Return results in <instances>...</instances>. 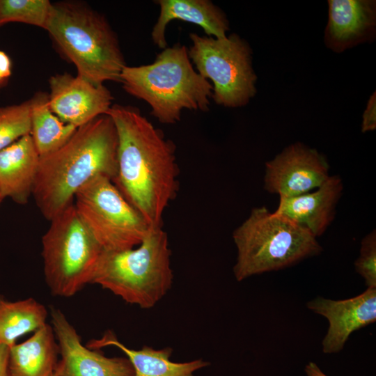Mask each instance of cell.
<instances>
[{
	"mask_svg": "<svg viewBox=\"0 0 376 376\" xmlns=\"http://www.w3.org/2000/svg\"><path fill=\"white\" fill-rule=\"evenodd\" d=\"M107 114L118 134L113 182L150 228L162 227L164 211L178 190L175 146L136 107L114 104Z\"/></svg>",
	"mask_w": 376,
	"mask_h": 376,
	"instance_id": "1",
	"label": "cell"
},
{
	"mask_svg": "<svg viewBox=\"0 0 376 376\" xmlns=\"http://www.w3.org/2000/svg\"><path fill=\"white\" fill-rule=\"evenodd\" d=\"M118 134L112 118L101 115L78 127L60 148L40 157L32 196L50 221L73 203L77 191L97 175L112 181L118 171Z\"/></svg>",
	"mask_w": 376,
	"mask_h": 376,
	"instance_id": "2",
	"label": "cell"
},
{
	"mask_svg": "<svg viewBox=\"0 0 376 376\" xmlns=\"http://www.w3.org/2000/svg\"><path fill=\"white\" fill-rule=\"evenodd\" d=\"M45 30L59 52L88 81L120 82L127 65L116 33L105 17L86 3H52Z\"/></svg>",
	"mask_w": 376,
	"mask_h": 376,
	"instance_id": "3",
	"label": "cell"
},
{
	"mask_svg": "<svg viewBox=\"0 0 376 376\" xmlns=\"http://www.w3.org/2000/svg\"><path fill=\"white\" fill-rule=\"evenodd\" d=\"M120 82L126 93L145 101L162 123H177L183 109L209 110L212 85L194 70L188 49L180 43L164 49L152 63L126 65Z\"/></svg>",
	"mask_w": 376,
	"mask_h": 376,
	"instance_id": "4",
	"label": "cell"
},
{
	"mask_svg": "<svg viewBox=\"0 0 376 376\" xmlns=\"http://www.w3.org/2000/svg\"><path fill=\"white\" fill-rule=\"evenodd\" d=\"M166 233L150 228L136 248L104 250L91 284H97L127 303L148 309L171 288L173 274Z\"/></svg>",
	"mask_w": 376,
	"mask_h": 376,
	"instance_id": "5",
	"label": "cell"
},
{
	"mask_svg": "<svg viewBox=\"0 0 376 376\" xmlns=\"http://www.w3.org/2000/svg\"><path fill=\"white\" fill-rule=\"evenodd\" d=\"M233 238L237 251L233 273L238 281L290 267L322 250L308 230L265 207L253 209Z\"/></svg>",
	"mask_w": 376,
	"mask_h": 376,
	"instance_id": "6",
	"label": "cell"
},
{
	"mask_svg": "<svg viewBox=\"0 0 376 376\" xmlns=\"http://www.w3.org/2000/svg\"><path fill=\"white\" fill-rule=\"evenodd\" d=\"M42 237L45 282L52 295L70 297L91 283L102 248L71 204Z\"/></svg>",
	"mask_w": 376,
	"mask_h": 376,
	"instance_id": "7",
	"label": "cell"
},
{
	"mask_svg": "<svg viewBox=\"0 0 376 376\" xmlns=\"http://www.w3.org/2000/svg\"><path fill=\"white\" fill-rule=\"evenodd\" d=\"M79 216L104 250L132 249L141 244L150 228L113 181L97 175L75 194Z\"/></svg>",
	"mask_w": 376,
	"mask_h": 376,
	"instance_id": "8",
	"label": "cell"
},
{
	"mask_svg": "<svg viewBox=\"0 0 376 376\" xmlns=\"http://www.w3.org/2000/svg\"><path fill=\"white\" fill-rule=\"evenodd\" d=\"M189 38V57L198 73L212 81L214 102L233 108L246 104L256 92L248 44L235 34L215 38L191 33Z\"/></svg>",
	"mask_w": 376,
	"mask_h": 376,
	"instance_id": "9",
	"label": "cell"
},
{
	"mask_svg": "<svg viewBox=\"0 0 376 376\" xmlns=\"http://www.w3.org/2000/svg\"><path fill=\"white\" fill-rule=\"evenodd\" d=\"M51 326L59 347L58 376H134L127 357H107L81 343L80 336L58 308L49 309Z\"/></svg>",
	"mask_w": 376,
	"mask_h": 376,
	"instance_id": "10",
	"label": "cell"
},
{
	"mask_svg": "<svg viewBox=\"0 0 376 376\" xmlns=\"http://www.w3.org/2000/svg\"><path fill=\"white\" fill-rule=\"evenodd\" d=\"M329 164L316 150L297 143L266 164L265 189L280 198L308 193L329 177Z\"/></svg>",
	"mask_w": 376,
	"mask_h": 376,
	"instance_id": "11",
	"label": "cell"
},
{
	"mask_svg": "<svg viewBox=\"0 0 376 376\" xmlns=\"http://www.w3.org/2000/svg\"><path fill=\"white\" fill-rule=\"evenodd\" d=\"M49 105L63 122L78 128L107 114L113 97L104 85H95L78 76L64 72L49 79Z\"/></svg>",
	"mask_w": 376,
	"mask_h": 376,
	"instance_id": "12",
	"label": "cell"
},
{
	"mask_svg": "<svg viewBox=\"0 0 376 376\" xmlns=\"http://www.w3.org/2000/svg\"><path fill=\"white\" fill-rule=\"evenodd\" d=\"M308 308L327 319L329 327L322 342L325 354L341 351L351 334L376 321V288H368L352 298L333 300L318 297Z\"/></svg>",
	"mask_w": 376,
	"mask_h": 376,
	"instance_id": "13",
	"label": "cell"
},
{
	"mask_svg": "<svg viewBox=\"0 0 376 376\" xmlns=\"http://www.w3.org/2000/svg\"><path fill=\"white\" fill-rule=\"evenodd\" d=\"M342 190L340 178L329 176L314 192L280 198L274 212L306 228L317 237L324 233L332 221Z\"/></svg>",
	"mask_w": 376,
	"mask_h": 376,
	"instance_id": "14",
	"label": "cell"
},
{
	"mask_svg": "<svg viewBox=\"0 0 376 376\" xmlns=\"http://www.w3.org/2000/svg\"><path fill=\"white\" fill-rule=\"evenodd\" d=\"M40 162L33 139L25 135L0 150V196L26 205L33 194Z\"/></svg>",
	"mask_w": 376,
	"mask_h": 376,
	"instance_id": "15",
	"label": "cell"
},
{
	"mask_svg": "<svg viewBox=\"0 0 376 376\" xmlns=\"http://www.w3.org/2000/svg\"><path fill=\"white\" fill-rule=\"evenodd\" d=\"M325 31L327 46L342 52L367 39L375 25V1L330 0Z\"/></svg>",
	"mask_w": 376,
	"mask_h": 376,
	"instance_id": "16",
	"label": "cell"
},
{
	"mask_svg": "<svg viewBox=\"0 0 376 376\" xmlns=\"http://www.w3.org/2000/svg\"><path fill=\"white\" fill-rule=\"evenodd\" d=\"M159 14L151 37L160 49L167 47L166 29L173 20H180L201 26L207 36L224 38L229 29L222 10L209 0H158Z\"/></svg>",
	"mask_w": 376,
	"mask_h": 376,
	"instance_id": "17",
	"label": "cell"
},
{
	"mask_svg": "<svg viewBox=\"0 0 376 376\" xmlns=\"http://www.w3.org/2000/svg\"><path fill=\"white\" fill-rule=\"evenodd\" d=\"M86 346L95 350L107 346L118 347L130 361L134 376H194L195 371L210 365L203 359L173 362L170 360L173 352L171 347L161 350L148 346H143L140 350L128 348L118 340L111 331H107L99 339L91 340Z\"/></svg>",
	"mask_w": 376,
	"mask_h": 376,
	"instance_id": "18",
	"label": "cell"
},
{
	"mask_svg": "<svg viewBox=\"0 0 376 376\" xmlns=\"http://www.w3.org/2000/svg\"><path fill=\"white\" fill-rule=\"evenodd\" d=\"M59 347L51 324L47 323L25 341L9 349V376H52L59 360Z\"/></svg>",
	"mask_w": 376,
	"mask_h": 376,
	"instance_id": "19",
	"label": "cell"
},
{
	"mask_svg": "<svg viewBox=\"0 0 376 376\" xmlns=\"http://www.w3.org/2000/svg\"><path fill=\"white\" fill-rule=\"evenodd\" d=\"M30 135L40 157L62 147L77 129L63 122L51 110L48 93L36 92L30 99Z\"/></svg>",
	"mask_w": 376,
	"mask_h": 376,
	"instance_id": "20",
	"label": "cell"
},
{
	"mask_svg": "<svg viewBox=\"0 0 376 376\" xmlns=\"http://www.w3.org/2000/svg\"><path fill=\"white\" fill-rule=\"evenodd\" d=\"M47 316L45 306L32 297L12 301L0 295V344L10 347L45 325Z\"/></svg>",
	"mask_w": 376,
	"mask_h": 376,
	"instance_id": "21",
	"label": "cell"
},
{
	"mask_svg": "<svg viewBox=\"0 0 376 376\" xmlns=\"http://www.w3.org/2000/svg\"><path fill=\"white\" fill-rule=\"evenodd\" d=\"M52 5L49 0H0V26L20 22L45 30Z\"/></svg>",
	"mask_w": 376,
	"mask_h": 376,
	"instance_id": "22",
	"label": "cell"
},
{
	"mask_svg": "<svg viewBox=\"0 0 376 376\" xmlns=\"http://www.w3.org/2000/svg\"><path fill=\"white\" fill-rule=\"evenodd\" d=\"M30 100L0 107V150L30 134Z\"/></svg>",
	"mask_w": 376,
	"mask_h": 376,
	"instance_id": "23",
	"label": "cell"
},
{
	"mask_svg": "<svg viewBox=\"0 0 376 376\" xmlns=\"http://www.w3.org/2000/svg\"><path fill=\"white\" fill-rule=\"evenodd\" d=\"M356 271L368 288H376V233L374 230L361 243L360 255L354 263Z\"/></svg>",
	"mask_w": 376,
	"mask_h": 376,
	"instance_id": "24",
	"label": "cell"
},
{
	"mask_svg": "<svg viewBox=\"0 0 376 376\" xmlns=\"http://www.w3.org/2000/svg\"><path fill=\"white\" fill-rule=\"evenodd\" d=\"M375 93L373 94L368 100L366 109L363 115L361 131L366 132L373 131L376 127V107Z\"/></svg>",
	"mask_w": 376,
	"mask_h": 376,
	"instance_id": "25",
	"label": "cell"
},
{
	"mask_svg": "<svg viewBox=\"0 0 376 376\" xmlns=\"http://www.w3.org/2000/svg\"><path fill=\"white\" fill-rule=\"evenodd\" d=\"M11 61L8 55L0 50V88L6 84L11 75Z\"/></svg>",
	"mask_w": 376,
	"mask_h": 376,
	"instance_id": "26",
	"label": "cell"
},
{
	"mask_svg": "<svg viewBox=\"0 0 376 376\" xmlns=\"http://www.w3.org/2000/svg\"><path fill=\"white\" fill-rule=\"evenodd\" d=\"M10 347L0 344V376H9L8 360Z\"/></svg>",
	"mask_w": 376,
	"mask_h": 376,
	"instance_id": "27",
	"label": "cell"
},
{
	"mask_svg": "<svg viewBox=\"0 0 376 376\" xmlns=\"http://www.w3.org/2000/svg\"><path fill=\"white\" fill-rule=\"evenodd\" d=\"M308 376H328L313 362H310L305 368Z\"/></svg>",
	"mask_w": 376,
	"mask_h": 376,
	"instance_id": "28",
	"label": "cell"
},
{
	"mask_svg": "<svg viewBox=\"0 0 376 376\" xmlns=\"http://www.w3.org/2000/svg\"><path fill=\"white\" fill-rule=\"evenodd\" d=\"M3 201V199L1 198V196H0V203L1 202Z\"/></svg>",
	"mask_w": 376,
	"mask_h": 376,
	"instance_id": "29",
	"label": "cell"
},
{
	"mask_svg": "<svg viewBox=\"0 0 376 376\" xmlns=\"http://www.w3.org/2000/svg\"><path fill=\"white\" fill-rule=\"evenodd\" d=\"M52 376H58L56 373H54Z\"/></svg>",
	"mask_w": 376,
	"mask_h": 376,
	"instance_id": "30",
	"label": "cell"
}]
</instances>
